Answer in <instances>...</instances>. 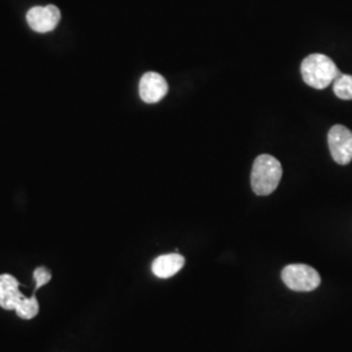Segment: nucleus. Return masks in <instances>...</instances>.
I'll use <instances>...</instances> for the list:
<instances>
[{
  "label": "nucleus",
  "mask_w": 352,
  "mask_h": 352,
  "mask_svg": "<svg viewBox=\"0 0 352 352\" xmlns=\"http://www.w3.org/2000/svg\"><path fill=\"white\" fill-rule=\"evenodd\" d=\"M140 97L146 103H157L164 100L168 93V84L164 76L157 72H148L140 80Z\"/></svg>",
  "instance_id": "obj_6"
},
{
  "label": "nucleus",
  "mask_w": 352,
  "mask_h": 352,
  "mask_svg": "<svg viewBox=\"0 0 352 352\" xmlns=\"http://www.w3.org/2000/svg\"><path fill=\"white\" fill-rule=\"evenodd\" d=\"M25 295L20 291V283L11 274L0 276V307L6 311H14Z\"/></svg>",
  "instance_id": "obj_7"
},
{
  "label": "nucleus",
  "mask_w": 352,
  "mask_h": 352,
  "mask_svg": "<svg viewBox=\"0 0 352 352\" xmlns=\"http://www.w3.org/2000/svg\"><path fill=\"white\" fill-rule=\"evenodd\" d=\"M283 170L280 162L270 154H261L252 167L251 186L257 196H269L278 188Z\"/></svg>",
  "instance_id": "obj_1"
},
{
  "label": "nucleus",
  "mask_w": 352,
  "mask_h": 352,
  "mask_svg": "<svg viewBox=\"0 0 352 352\" xmlns=\"http://www.w3.org/2000/svg\"><path fill=\"white\" fill-rule=\"evenodd\" d=\"M62 13L60 10L54 6L49 4L45 7H33L26 13V21L29 26L37 32V33H49L52 32L58 24L60 23Z\"/></svg>",
  "instance_id": "obj_5"
},
{
  "label": "nucleus",
  "mask_w": 352,
  "mask_h": 352,
  "mask_svg": "<svg viewBox=\"0 0 352 352\" xmlns=\"http://www.w3.org/2000/svg\"><path fill=\"white\" fill-rule=\"evenodd\" d=\"M33 278H34V282H36V289H34V294L37 292V289L43 287L45 285H47L51 280V273L43 266H39L34 273H33Z\"/></svg>",
  "instance_id": "obj_11"
},
{
  "label": "nucleus",
  "mask_w": 352,
  "mask_h": 352,
  "mask_svg": "<svg viewBox=\"0 0 352 352\" xmlns=\"http://www.w3.org/2000/svg\"><path fill=\"white\" fill-rule=\"evenodd\" d=\"M282 279L289 289L308 292L317 289L321 283L318 272L309 265H287L282 270Z\"/></svg>",
  "instance_id": "obj_3"
},
{
  "label": "nucleus",
  "mask_w": 352,
  "mask_h": 352,
  "mask_svg": "<svg viewBox=\"0 0 352 352\" xmlns=\"http://www.w3.org/2000/svg\"><path fill=\"white\" fill-rule=\"evenodd\" d=\"M334 94L344 101H351L352 100V76L342 75L340 74L336 80H334Z\"/></svg>",
  "instance_id": "obj_10"
},
{
  "label": "nucleus",
  "mask_w": 352,
  "mask_h": 352,
  "mask_svg": "<svg viewBox=\"0 0 352 352\" xmlns=\"http://www.w3.org/2000/svg\"><path fill=\"white\" fill-rule=\"evenodd\" d=\"M16 315L19 316L23 320H32L38 315L39 312V304H38L37 298L33 294V296L26 298L24 296L23 300L19 302V305L14 309Z\"/></svg>",
  "instance_id": "obj_9"
},
{
  "label": "nucleus",
  "mask_w": 352,
  "mask_h": 352,
  "mask_svg": "<svg viewBox=\"0 0 352 352\" xmlns=\"http://www.w3.org/2000/svg\"><path fill=\"white\" fill-rule=\"evenodd\" d=\"M340 75L338 67L327 55L312 54L302 62V80L312 88H327Z\"/></svg>",
  "instance_id": "obj_2"
},
{
  "label": "nucleus",
  "mask_w": 352,
  "mask_h": 352,
  "mask_svg": "<svg viewBox=\"0 0 352 352\" xmlns=\"http://www.w3.org/2000/svg\"><path fill=\"white\" fill-rule=\"evenodd\" d=\"M186 264V260L182 254L177 253H170L160 256L154 260L151 265V270L154 276L158 278H170L175 276L182 270V267Z\"/></svg>",
  "instance_id": "obj_8"
},
{
  "label": "nucleus",
  "mask_w": 352,
  "mask_h": 352,
  "mask_svg": "<svg viewBox=\"0 0 352 352\" xmlns=\"http://www.w3.org/2000/svg\"><path fill=\"white\" fill-rule=\"evenodd\" d=\"M327 144L333 160L338 164L352 161V132L344 126H331L327 135Z\"/></svg>",
  "instance_id": "obj_4"
}]
</instances>
